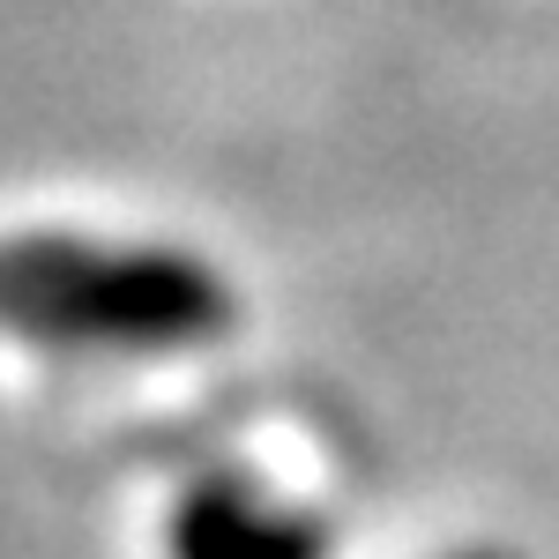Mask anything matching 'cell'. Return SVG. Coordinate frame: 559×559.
<instances>
[{
  "instance_id": "1",
  "label": "cell",
  "mask_w": 559,
  "mask_h": 559,
  "mask_svg": "<svg viewBox=\"0 0 559 559\" xmlns=\"http://www.w3.org/2000/svg\"><path fill=\"white\" fill-rule=\"evenodd\" d=\"M239 329V292L210 254L165 239L15 231L0 239V336L52 358H179Z\"/></svg>"
},
{
  "instance_id": "2",
  "label": "cell",
  "mask_w": 559,
  "mask_h": 559,
  "mask_svg": "<svg viewBox=\"0 0 559 559\" xmlns=\"http://www.w3.org/2000/svg\"><path fill=\"white\" fill-rule=\"evenodd\" d=\"M165 559H336V530L247 471H202L165 515Z\"/></svg>"
},
{
  "instance_id": "3",
  "label": "cell",
  "mask_w": 559,
  "mask_h": 559,
  "mask_svg": "<svg viewBox=\"0 0 559 559\" xmlns=\"http://www.w3.org/2000/svg\"><path fill=\"white\" fill-rule=\"evenodd\" d=\"M448 559H515V552H500V545H463V552H448Z\"/></svg>"
}]
</instances>
